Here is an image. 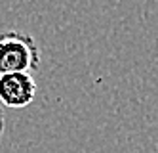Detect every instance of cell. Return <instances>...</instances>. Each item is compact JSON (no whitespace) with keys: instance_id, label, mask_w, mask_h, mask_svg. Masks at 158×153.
I'll use <instances>...</instances> for the list:
<instances>
[{"instance_id":"cell-1","label":"cell","mask_w":158,"mask_h":153,"mask_svg":"<svg viewBox=\"0 0 158 153\" xmlns=\"http://www.w3.org/2000/svg\"><path fill=\"white\" fill-rule=\"evenodd\" d=\"M40 65V48L32 34L8 29L0 31V75L31 73Z\"/></svg>"},{"instance_id":"cell-2","label":"cell","mask_w":158,"mask_h":153,"mask_svg":"<svg viewBox=\"0 0 158 153\" xmlns=\"http://www.w3.org/2000/svg\"><path fill=\"white\" fill-rule=\"evenodd\" d=\"M36 82L31 73L0 75V105L21 109L35 101Z\"/></svg>"},{"instance_id":"cell-3","label":"cell","mask_w":158,"mask_h":153,"mask_svg":"<svg viewBox=\"0 0 158 153\" xmlns=\"http://www.w3.org/2000/svg\"><path fill=\"white\" fill-rule=\"evenodd\" d=\"M4 126H6V113H4V107L0 105V140H2V134H4Z\"/></svg>"}]
</instances>
